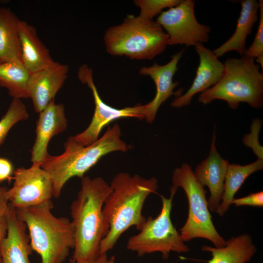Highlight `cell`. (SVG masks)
<instances>
[{"mask_svg":"<svg viewBox=\"0 0 263 263\" xmlns=\"http://www.w3.org/2000/svg\"><path fill=\"white\" fill-rule=\"evenodd\" d=\"M111 193L106 198L103 213L109 231L100 245V254H107L122 234L131 226L140 230L146 218L142 214L145 200L157 189L154 177L145 178L127 172L116 174L110 183Z\"/></svg>","mask_w":263,"mask_h":263,"instance_id":"1","label":"cell"},{"mask_svg":"<svg viewBox=\"0 0 263 263\" xmlns=\"http://www.w3.org/2000/svg\"><path fill=\"white\" fill-rule=\"evenodd\" d=\"M81 179L80 189L71 206L75 262L97 257L100 244L109 229L103 207L112 191L110 185L100 177L84 176Z\"/></svg>","mask_w":263,"mask_h":263,"instance_id":"2","label":"cell"},{"mask_svg":"<svg viewBox=\"0 0 263 263\" xmlns=\"http://www.w3.org/2000/svg\"><path fill=\"white\" fill-rule=\"evenodd\" d=\"M121 129L117 124L108 127L98 139L87 146L77 144L72 136L64 144L65 150L57 156L49 155L41 164L49 174L54 189L53 196L57 198L66 182L71 178H82L104 155L113 151L125 152L128 147L121 138Z\"/></svg>","mask_w":263,"mask_h":263,"instance_id":"3","label":"cell"},{"mask_svg":"<svg viewBox=\"0 0 263 263\" xmlns=\"http://www.w3.org/2000/svg\"><path fill=\"white\" fill-rule=\"evenodd\" d=\"M51 200L26 208L16 209L26 225L33 250L41 263H63L75 246L74 228L69 219L57 217L51 211Z\"/></svg>","mask_w":263,"mask_h":263,"instance_id":"4","label":"cell"},{"mask_svg":"<svg viewBox=\"0 0 263 263\" xmlns=\"http://www.w3.org/2000/svg\"><path fill=\"white\" fill-rule=\"evenodd\" d=\"M224 71L220 80L200 94L198 101L207 105L216 99L227 103L235 109L241 102L255 109L263 105V73L255 59L244 56L229 57L224 63Z\"/></svg>","mask_w":263,"mask_h":263,"instance_id":"5","label":"cell"},{"mask_svg":"<svg viewBox=\"0 0 263 263\" xmlns=\"http://www.w3.org/2000/svg\"><path fill=\"white\" fill-rule=\"evenodd\" d=\"M168 41V36L159 24L139 15H127L120 24L109 27L104 35L109 54L136 60L153 59L164 52Z\"/></svg>","mask_w":263,"mask_h":263,"instance_id":"6","label":"cell"},{"mask_svg":"<svg viewBox=\"0 0 263 263\" xmlns=\"http://www.w3.org/2000/svg\"><path fill=\"white\" fill-rule=\"evenodd\" d=\"M172 182V186L184 189L188 202V218L179 232L183 241L204 238L210 241L215 247L224 246L225 240L212 221L206 198L207 192L197 179L191 166L183 163L176 168L173 171Z\"/></svg>","mask_w":263,"mask_h":263,"instance_id":"7","label":"cell"},{"mask_svg":"<svg viewBox=\"0 0 263 263\" xmlns=\"http://www.w3.org/2000/svg\"><path fill=\"white\" fill-rule=\"evenodd\" d=\"M177 189L172 186L169 198L160 195L162 208L160 213L155 218L151 216L146 218L139 232L129 238L127 244L128 250L135 252L140 257L159 252L165 260L168 259L171 252L182 253L189 251L170 218L172 199Z\"/></svg>","mask_w":263,"mask_h":263,"instance_id":"8","label":"cell"},{"mask_svg":"<svg viewBox=\"0 0 263 263\" xmlns=\"http://www.w3.org/2000/svg\"><path fill=\"white\" fill-rule=\"evenodd\" d=\"M194 7V0H181L159 15L155 21L167 34L168 45L194 46L208 41L210 28L197 20Z\"/></svg>","mask_w":263,"mask_h":263,"instance_id":"9","label":"cell"},{"mask_svg":"<svg viewBox=\"0 0 263 263\" xmlns=\"http://www.w3.org/2000/svg\"><path fill=\"white\" fill-rule=\"evenodd\" d=\"M78 77L91 90L95 104L94 115L89 126L82 132L72 136L78 145L87 146L96 141L103 127L115 120L125 117L145 119L144 105L116 109L105 103L94 83L92 70L87 65H82L79 68Z\"/></svg>","mask_w":263,"mask_h":263,"instance_id":"10","label":"cell"},{"mask_svg":"<svg viewBox=\"0 0 263 263\" xmlns=\"http://www.w3.org/2000/svg\"><path fill=\"white\" fill-rule=\"evenodd\" d=\"M13 174L14 182L8 188V198L9 204L16 209L42 204L53 196L52 181L40 164L32 163L29 168H18Z\"/></svg>","mask_w":263,"mask_h":263,"instance_id":"11","label":"cell"},{"mask_svg":"<svg viewBox=\"0 0 263 263\" xmlns=\"http://www.w3.org/2000/svg\"><path fill=\"white\" fill-rule=\"evenodd\" d=\"M182 49L171 56L170 60L164 65L154 63L149 67L144 66L139 70L141 75H148L153 80L156 86V94L154 98L144 105V116L146 121L151 123L155 119L157 111L161 104L173 94L181 95L182 91L174 92L178 85L173 78L178 69V64L184 52ZM178 97V96H177Z\"/></svg>","mask_w":263,"mask_h":263,"instance_id":"12","label":"cell"},{"mask_svg":"<svg viewBox=\"0 0 263 263\" xmlns=\"http://www.w3.org/2000/svg\"><path fill=\"white\" fill-rule=\"evenodd\" d=\"M216 135L214 131L210 151L207 158L199 164L194 171L198 181L204 187H208L210 195L207 200L210 212H216L224 190V183L228 166L227 160L218 152L215 145Z\"/></svg>","mask_w":263,"mask_h":263,"instance_id":"13","label":"cell"},{"mask_svg":"<svg viewBox=\"0 0 263 263\" xmlns=\"http://www.w3.org/2000/svg\"><path fill=\"white\" fill-rule=\"evenodd\" d=\"M69 67L57 62L45 69L30 73L29 97L36 112L40 113L53 99L68 77Z\"/></svg>","mask_w":263,"mask_h":263,"instance_id":"14","label":"cell"},{"mask_svg":"<svg viewBox=\"0 0 263 263\" xmlns=\"http://www.w3.org/2000/svg\"><path fill=\"white\" fill-rule=\"evenodd\" d=\"M194 48L199 58L196 75L188 90L171 102L170 105L173 107L179 108L188 105L195 94L215 85L222 76L224 63L219 60L213 50L201 43L194 46Z\"/></svg>","mask_w":263,"mask_h":263,"instance_id":"15","label":"cell"},{"mask_svg":"<svg viewBox=\"0 0 263 263\" xmlns=\"http://www.w3.org/2000/svg\"><path fill=\"white\" fill-rule=\"evenodd\" d=\"M67 127L65 108L62 104L52 100L39 113L37 122L36 136L31 153L32 163L41 164L49 156L48 146L51 139L63 132Z\"/></svg>","mask_w":263,"mask_h":263,"instance_id":"16","label":"cell"},{"mask_svg":"<svg viewBox=\"0 0 263 263\" xmlns=\"http://www.w3.org/2000/svg\"><path fill=\"white\" fill-rule=\"evenodd\" d=\"M5 217L7 231L0 244L2 263H35L29 259L33 249L26 225L10 204Z\"/></svg>","mask_w":263,"mask_h":263,"instance_id":"17","label":"cell"},{"mask_svg":"<svg viewBox=\"0 0 263 263\" xmlns=\"http://www.w3.org/2000/svg\"><path fill=\"white\" fill-rule=\"evenodd\" d=\"M19 35L21 61L30 73L48 68L56 63L49 50L39 38L35 27L20 20Z\"/></svg>","mask_w":263,"mask_h":263,"instance_id":"18","label":"cell"},{"mask_svg":"<svg viewBox=\"0 0 263 263\" xmlns=\"http://www.w3.org/2000/svg\"><path fill=\"white\" fill-rule=\"evenodd\" d=\"M241 10L233 35L223 44L213 50L219 57L229 51H234L243 56L246 49L247 37L257 21L259 13V2L256 0L240 1Z\"/></svg>","mask_w":263,"mask_h":263,"instance_id":"19","label":"cell"},{"mask_svg":"<svg viewBox=\"0 0 263 263\" xmlns=\"http://www.w3.org/2000/svg\"><path fill=\"white\" fill-rule=\"evenodd\" d=\"M201 249L211 253L212 258L208 263H246L257 252L252 238L247 233L230 238L222 247L205 245Z\"/></svg>","mask_w":263,"mask_h":263,"instance_id":"20","label":"cell"},{"mask_svg":"<svg viewBox=\"0 0 263 263\" xmlns=\"http://www.w3.org/2000/svg\"><path fill=\"white\" fill-rule=\"evenodd\" d=\"M20 20L9 8L0 7V64L22 62L19 35Z\"/></svg>","mask_w":263,"mask_h":263,"instance_id":"21","label":"cell"},{"mask_svg":"<svg viewBox=\"0 0 263 263\" xmlns=\"http://www.w3.org/2000/svg\"><path fill=\"white\" fill-rule=\"evenodd\" d=\"M263 169V159L259 158L244 166L229 164L225 175L222 200L215 212L220 216H224L229 210L235 194L247 178Z\"/></svg>","mask_w":263,"mask_h":263,"instance_id":"22","label":"cell"},{"mask_svg":"<svg viewBox=\"0 0 263 263\" xmlns=\"http://www.w3.org/2000/svg\"><path fill=\"white\" fill-rule=\"evenodd\" d=\"M30 73L21 61L0 64V86L6 88L13 98H29L28 81Z\"/></svg>","mask_w":263,"mask_h":263,"instance_id":"23","label":"cell"},{"mask_svg":"<svg viewBox=\"0 0 263 263\" xmlns=\"http://www.w3.org/2000/svg\"><path fill=\"white\" fill-rule=\"evenodd\" d=\"M28 118L29 114L23 102L20 99L13 98L6 113L0 120V146L14 125Z\"/></svg>","mask_w":263,"mask_h":263,"instance_id":"24","label":"cell"},{"mask_svg":"<svg viewBox=\"0 0 263 263\" xmlns=\"http://www.w3.org/2000/svg\"><path fill=\"white\" fill-rule=\"evenodd\" d=\"M181 0H136L135 5L140 8L139 16L145 19L153 20L160 15L164 9L177 5Z\"/></svg>","mask_w":263,"mask_h":263,"instance_id":"25","label":"cell"},{"mask_svg":"<svg viewBox=\"0 0 263 263\" xmlns=\"http://www.w3.org/2000/svg\"><path fill=\"white\" fill-rule=\"evenodd\" d=\"M259 22L253 41L246 49L244 55L255 59L263 68V1L259 0Z\"/></svg>","mask_w":263,"mask_h":263,"instance_id":"26","label":"cell"},{"mask_svg":"<svg viewBox=\"0 0 263 263\" xmlns=\"http://www.w3.org/2000/svg\"><path fill=\"white\" fill-rule=\"evenodd\" d=\"M262 123L260 119H253L251 125L250 132L244 135L243 141L245 146L252 149L258 158L263 159V148L259 142V134Z\"/></svg>","mask_w":263,"mask_h":263,"instance_id":"27","label":"cell"},{"mask_svg":"<svg viewBox=\"0 0 263 263\" xmlns=\"http://www.w3.org/2000/svg\"><path fill=\"white\" fill-rule=\"evenodd\" d=\"M236 207L249 206L252 207H262L263 206V192L260 191L252 193L245 197L234 198L231 205Z\"/></svg>","mask_w":263,"mask_h":263,"instance_id":"28","label":"cell"},{"mask_svg":"<svg viewBox=\"0 0 263 263\" xmlns=\"http://www.w3.org/2000/svg\"><path fill=\"white\" fill-rule=\"evenodd\" d=\"M13 166L8 159L0 158V183L6 180H9L14 173Z\"/></svg>","mask_w":263,"mask_h":263,"instance_id":"29","label":"cell"},{"mask_svg":"<svg viewBox=\"0 0 263 263\" xmlns=\"http://www.w3.org/2000/svg\"><path fill=\"white\" fill-rule=\"evenodd\" d=\"M8 188L0 187V216H5L9 205L8 198Z\"/></svg>","mask_w":263,"mask_h":263,"instance_id":"30","label":"cell"},{"mask_svg":"<svg viewBox=\"0 0 263 263\" xmlns=\"http://www.w3.org/2000/svg\"><path fill=\"white\" fill-rule=\"evenodd\" d=\"M7 231V222L5 216H0V244L5 237Z\"/></svg>","mask_w":263,"mask_h":263,"instance_id":"31","label":"cell"},{"mask_svg":"<svg viewBox=\"0 0 263 263\" xmlns=\"http://www.w3.org/2000/svg\"><path fill=\"white\" fill-rule=\"evenodd\" d=\"M108 258L107 254H100L97 257L87 261L75 262V263H106Z\"/></svg>","mask_w":263,"mask_h":263,"instance_id":"32","label":"cell"},{"mask_svg":"<svg viewBox=\"0 0 263 263\" xmlns=\"http://www.w3.org/2000/svg\"><path fill=\"white\" fill-rule=\"evenodd\" d=\"M106 263H116L114 257L112 256L108 259Z\"/></svg>","mask_w":263,"mask_h":263,"instance_id":"33","label":"cell"},{"mask_svg":"<svg viewBox=\"0 0 263 263\" xmlns=\"http://www.w3.org/2000/svg\"><path fill=\"white\" fill-rule=\"evenodd\" d=\"M68 263H75V261L73 259L70 260Z\"/></svg>","mask_w":263,"mask_h":263,"instance_id":"34","label":"cell"},{"mask_svg":"<svg viewBox=\"0 0 263 263\" xmlns=\"http://www.w3.org/2000/svg\"><path fill=\"white\" fill-rule=\"evenodd\" d=\"M0 263H2L0 254Z\"/></svg>","mask_w":263,"mask_h":263,"instance_id":"35","label":"cell"}]
</instances>
